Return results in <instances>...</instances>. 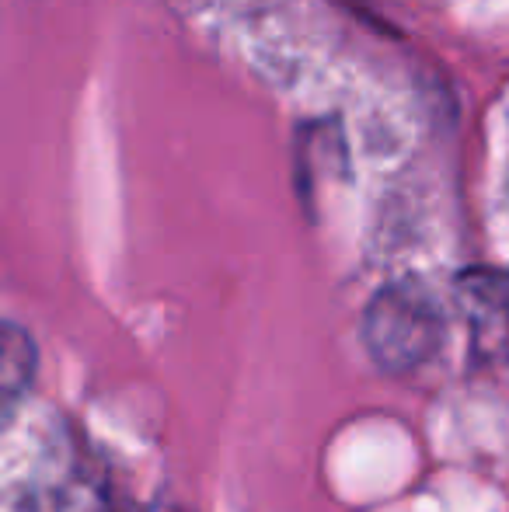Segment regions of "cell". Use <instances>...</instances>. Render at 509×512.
Segmentation results:
<instances>
[{"label": "cell", "instance_id": "obj_1", "mask_svg": "<svg viewBox=\"0 0 509 512\" xmlns=\"http://www.w3.org/2000/svg\"><path fill=\"white\" fill-rule=\"evenodd\" d=\"M363 342L384 373H412L440 349L443 314L426 286L391 283L363 314Z\"/></svg>", "mask_w": 509, "mask_h": 512}, {"label": "cell", "instance_id": "obj_2", "mask_svg": "<svg viewBox=\"0 0 509 512\" xmlns=\"http://www.w3.org/2000/svg\"><path fill=\"white\" fill-rule=\"evenodd\" d=\"M35 377V345L25 328L14 321L4 324V356H0V391H4V408L14 411L21 394L32 387Z\"/></svg>", "mask_w": 509, "mask_h": 512}]
</instances>
